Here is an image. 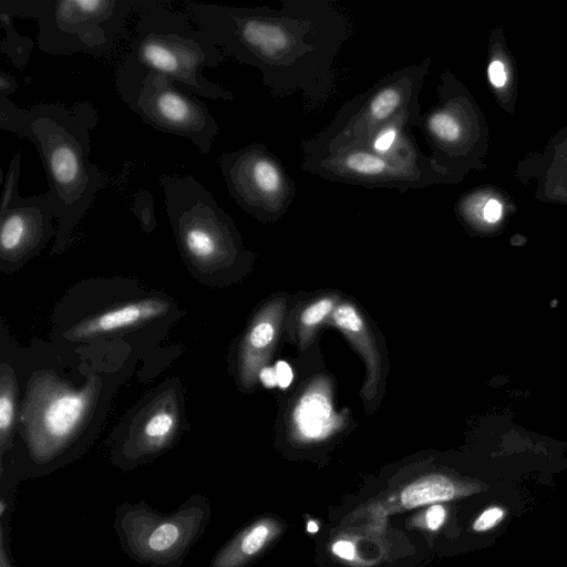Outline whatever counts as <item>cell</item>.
I'll use <instances>...</instances> for the list:
<instances>
[{
  "label": "cell",
  "instance_id": "cell-1",
  "mask_svg": "<svg viewBox=\"0 0 567 567\" xmlns=\"http://www.w3.org/2000/svg\"><path fill=\"white\" fill-rule=\"evenodd\" d=\"M281 8L185 2L189 19L237 62L258 69L276 96L301 91L312 107L334 92L336 58L351 23L329 0H280Z\"/></svg>",
  "mask_w": 567,
  "mask_h": 567
},
{
  "label": "cell",
  "instance_id": "cell-2",
  "mask_svg": "<svg viewBox=\"0 0 567 567\" xmlns=\"http://www.w3.org/2000/svg\"><path fill=\"white\" fill-rule=\"evenodd\" d=\"M97 112L87 102L66 107L39 103L20 109L0 97V128L28 138L37 148L58 223L53 251H62L76 224L91 207L106 178L90 159L91 131Z\"/></svg>",
  "mask_w": 567,
  "mask_h": 567
},
{
  "label": "cell",
  "instance_id": "cell-3",
  "mask_svg": "<svg viewBox=\"0 0 567 567\" xmlns=\"http://www.w3.org/2000/svg\"><path fill=\"white\" fill-rule=\"evenodd\" d=\"M225 53L186 14L151 0L141 10L130 49L115 71V83L154 71L183 89L210 100L233 101V93L207 79L203 71L223 63Z\"/></svg>",
  "mask_w": 567,
  "mask_h": 567
},
{
  "label": "cell",
  "instance_id": "cell-4",
  "mask_svg": "<svg viewBox=\"0 0 567 567\" xmlns=\"http://www.w3.org/2000/svg\"><path fill=\"white\" fill-rule=\"evenodd\" d=\"M151 0H0L13 17L34 19L37 45L51 55H110L130 14Z\"/></svg>",
  "mask_w": 567,
  "mask_h": 567
},
{
  "label": "cell",
  "instance_id": "cell-5",
  "mask_svg": "<svg viewBox=\"0 0 567 567\" xmlns=\"http://www.w3.org/2000/svg\"><path fill=\"white\" fill-rule=\"evenodd\" d=\"M430 65L431 60L426 58L392 71L361 94L346 101L323 130L300 143L302 157L369 145L382 126L421 105L420 93Z\"/></svg>",
  "mask_w": 567,
  "mask_h": 567
},
{
  "label": "cell",
  "instance_id": "cell-6",
  "mask_svg": "<svg viewBox=\"0 0 567 567\" xmlns=\"http://www.w3.org/2000/svg\"><path fill=\"white\" fill-rule=\"evenodd\" d=\"M166 214L178 249L188 266L208 272L236 256L239 234L214 195L190 175L159 178Z\"/></svg>",
  "mask_w": 567,
  "mask_h": 567
},
{
  "label": "cell",
  "instance_id": "cell-7",
  "mask_svg": "<svg viewBox=\"0 0 567 567\" xmlns=\"http://www.w3.org/2000/svg\"><path fill=\"white\" fill-rule=\"evenodd\" d=\"M302 171L322 179L364 188L421 189L446 181L423 154L413 133H405L389 153L378 154L367 146L331 154L302 157Z\"/></svg>",
  "mask_w": 567,
  "mask_h": 567
},
{
  "label": "cell",
  "instance_id": "cell-8",
  "mask_svg": "<svg viewBox=\"0 0 567 567\" xmlns=\"http://www.w3.org/2000/svg\"><path fill=\"white\" fill-rule=\"evenodd\" d=\"M131 111L156 131L188 138L197 151L210 154L219 125L207 105L166 75L150 71L125 83H115Z\"/></svg>",
  "mask_w": 567,
  "mask_h": 567
},
{
  "label": "cell",
  "instance_id": "cell-9",
  "mask_svg": "<svg viewBox=\"0 0 567 567\" xmlns=\"http://www.w3.org/2000/svg\"><path fill=\"white\" fill-rule=\"evenodd\" d=\"M217 162L230 197L259 221L274 223L291 206L296 183L264 143L224 153Z\"/></svg>",
  "mask_w": 567,
  "mask_h": 567
},
{
  "label": "cell",
  "instance_id": "cell-10",
  "mask_svg": "<svg viewBox=\"0 0 567 567\" xmlns=\"http://www.w3.org/2000/svg\"><path fill=\"white\" fill-rule=\"evenodd\" d=\"M93 390L92 385L74 390L51 378L40 380L24 406V423L33 450L44 454L73 437L89 417Z\"/></svg>",
  "mask_w": 567,
  "mask_h": 567
},
{
  "label": "cell",
  "instance_id": "cell-11",
  "mask_svg": "<svg viewBox=\"0 0 567 567\" xmlns=\"http://www.w3.org/2000/svg\"><path fill=\"white\" fill-rule=\"evenodd\" d=\"M481 482L468 481L446 473H429L396 488L382 492L355 507L347 520L382 522L391 515L436 503L465 498L486 491Z\"/></svg>",
  "mask_w": 567,
  "mask_h": 567
},
{
  "label": "cell",
  "instance_id": "cell-12",
  "mask_svg": "<svg viewBox=\"0 0 567 567\" xmlns=\"http://www.w3.org/2000/svg\"><path fill=\"white\" fill-rule=\"evenodd\" d=\"M54 207L49 193L18 196L0 207V258L2 266L23 264L56 234Z\"/></svg>",
  "mask_w": 567,
  "mask_h": 567
},
{
  "label": "cell",
  "instance_id": "cell-13",
  "mask_svg": "<svg viewBox=\"0 0 567 567\" xmlns=\"http://www.w3.org/2000/svg\"><path fill=\"white\" fill-rule=\"evenodd\" d=\"M168 309L169 303L159 298L131 301L82 320L70 330V338L74 341L91 340L155 320Z\"/></svg>",
  "mask_w": 567,
  "mask_h": 567
},
{
  "label": "cell",
  "instance_id": "cell-14",
  "mask_svg": "<svg viewBox=\"0 0 567 567\" xmlns=\"http://www.w3.org/2000/svg\"><path fill=\"white\" fill-rule=\"evenodd\" d=\"M286 526L277 517H261L248 525L219 555L216 567H244L284 534Z\"/></svg>",
  "mask_w": 567,
  "mask_h": 567
},
{
  "label": "cell",
  "instance_id": "cell-15",
  "mask_svg": "<svg viewBox=\"0 0 567 567\" xmlns=\"http://www.w3.org/2000/svg\"><path fill=\"white\" fill-rule=\"evenodd\" d=\"M179 422L177 404L171 396L154 402L137 422L135 439L146 450H156L168 443Z\"/></svg>",
  "mask_w": 567,
  "mask_h": 567
},
{
  "label": "cell",
  "instance_id": "cell-16",
  "mask_svg": "<svg viewBox=\"0 0 567 567\" xmlns=\"http://www.w3.org/2000/svg\"><path fill=\"white\" fill-rule=\"evenodd\" d=\"M332 408L322 393L305 394L296 406L293 420L298 433L306 440H321L333 429Z\"/></svg>",
  "mask_w": 567,
  "mask_h": 567
},
{
  "label": "cell",
  "instance_id": "cell-17",
  "mask_svg": "<svg viewBox=\"0 0 567 567\" xmlns=\"http://www.w3.org/2000/svg\"><path fill=\"white\" fill-rule=\"evenodd\" d=\"M13 16L0 9V24L4 31L0 50L17 69H23L30 59L33 41L28 35L20 34L13 25Z\"/></svg>",
  "mask_w": 567,
  "mask_h": 567
},
{
  "label": "cell",
  "instance_id": "cell-18",
  "mask_svg": "<svg viewBox=\"0 0 567 567\" xmlns=\"http://www.w3.org/2000/svg\"><path fill=\"white\" fill-rule=\"evenodd\" d=\"M17 384L12 371L4 364L0 381V439L1 445L10 439L16 420Z\"/></svg>",
  "mask_w": 567,
  "mask_h": 567
},
{
  "label": "cell",
  "instance_id": "cell-19",
  "mask_svg": "<svg viewBox=\"0 0 567 567\" xmlns=\"http://www.w3.org/2000/svg\"><path fill=\"white\" fill-rule=\"evenodd\" d=\"M132 212L144 231L154 230L156 226L154 198L148 190L141 188L135 193Z\"/></svg>",
  "mask_w": 567,
  "mask_h": 567
},
{
  "label": "cell",
  "instance_id": "cell-20",
  "mask_svg": "<svg viewBox=\"0 0 567 567\" xmlns=\"http://www.w3.org/2000/svg\"><path fill=\"white\" fill-rule=\"evenodd\" d=\"M20 172L21 153L17 151L10 161L7 174L2 181L0 207L7 206L13 199L21 195L19 192Z\"/></svg>",
  "mask_w": 567,
  "mask_h": 567
},
{
  "label": "cell",
  "instance_id": "cell-21",
  "mask_svg": "<svg viewBox=\"0 0 567 567\" xmlns=\"http://www.w3.org/2000/svg\"><path fill=\"white\" fill-rule=\"evenodd\" d=\"M447 509L443 503L426 506L422 512L411 517L412 526L430 532L439 530L445 523Z\"/></svg>",
  "mask_w": 567,
  "mask_h": 567
},
{
  "label": "cell",
  "instance_id": "cell-22",
  "mask_svg": "<svg viewBox=\"0 0 567 567\" xmlns=\"http://www.w3.org/2000/svg\"><path fill=\"white\" fill-rule=\"evenodd\" d=\"M275 336V328L269 321L257 322L249 331L246 340V353L249 359L252 352L269 346ZM247 359V360H248ZM246 360V361H247Z\"/></svg>",
  "mask_w": 567,
  "mask_h": 567
},
{
  "label": "cell",
  "instance_id": "cell-23",
  "mask_svg": "<svg viewBox=\"0 0 567 567\" xmlns=\"http://www.w3.org/2000/svg\"><path fill=\"white\" fill-rule=\"evenodd\" d=\"M179 528L174 523L159 524L148 538V546L155 551L171 548L179 538Z\"/></svg>",
  "mask_w": 567,
  "mask_h": 567
},
{
  "label": "cell",
  "instance_id": "cell-24",
  "mask_svg": "<svg viewBox=\"0 0 567 567\" xmlns=\"http://www.w3.org/2000/svg\"><path fill=\"white\" fill-rule=\"evenodd\" d=\"M332 318L336 324L346 331L359 332L363 328L361 316L351 305L338 306Z\"/></svg>",
  "mask_w": 567,
  "mask_h": 567
},
{
  "label": "cell",
  "instance_id": "cell-25",
  "mask_svg": "<svg viewBox=\"0 0 567 567\" xmlns=\"http://www.w3.org/2000/svg\"><path fill=\"white\" fill-rule=\"evenodd\" d=\"M506 516L503 507L493 505L485 508L473 522L472 529L476 533H485L495 528Z\"/></svg>",
  "mask_w": 567,
  "mask_h": 567
},
{
  "label": "cell",
  "instance_id": "cell-26",
  "mask_svg": "<svg viewBox=\"0 0 567 567\" xmlns=\"http://www.w3.org/2000/svg\"><path fill=\"white\" fill-rule=\"evenodd\" d=\"M333 308V301L323 298L310 305L301 315V322L307 327L319 323Z\"/></svg>",
  "mask_w": 567,
  "mask_h": 567
},
{
  "label": "cell",
  "instance_id": "cell-27",
  "mask_svg": "<svg viewBox=\"0 0 567 567\" xmlns=\"http://www.w3.org/2000/svg\"><path fill=\"white\" fill-rule=\"evenodd\" d=\"M278 386L281 389H287L293 379V373L291 367L286 361H278L275 364Z\"/></svg>",
  "mask_w": 567,
  "mask_h": 567
},
{
  "label": "cell",
  "instance_id": "cell-28",
  "mask_svg": "<svg viewBox=\"0 0 567 567\" xmlns=\"http://www.w3.org/2000/svg\"><path fill=\"white\" fill-rule=\"evenodd\" d=\"M488 76L494 86L502 87L506 82L504 64L498 60L493 61L488 66Z\"/></svg>",
  "mask_w": 567,
  "mask_h": 567
},
{
  "label": "cell",
  "instance_id": "cell-29",
  "mask_svg": "<svg viewBox=\"0 0 567 567\" xmlns=\"http://www.w3.org/2000/svg\"><path fill=\"white\" fill-rule=\"evenodd\" d=\"M18 87V81L12 74L6 71L0 72V97H9Z\"/></svg>",
  "mask_w": 567,
  "mask_h": 567
},
{
  "label": "cell",
  "instance_id": "cell-30",
  "mask_svg": "<svg viewBox=\"0 0 567 567\" xmlns=\"http://www.w3.org/2000/svg\"><path fill=\"white\" fill-rule=\"evenodd\" d=\"M502 216V205L498 200L491 198L484 206L483 217L487 223H496Z\"/></svg>",
  "mask_w": 567,
  "mask_h": 567
},
{
  "label": "cell",
  "instance_id": "cell-31",
  "mask_svg": "<svg viewBox=\"0 0 567 567\" xmlns=\"http://www.w3.org/2000/svg\"><path fill=\"white\" fill-rule=\"evenodd\" d=\"M260 382L268 389L278 386L276 368L274 367H265L259 372Z\"/></svg>",
  "mask_w": 567,
  "mask_h": 567
}]
</instances>
